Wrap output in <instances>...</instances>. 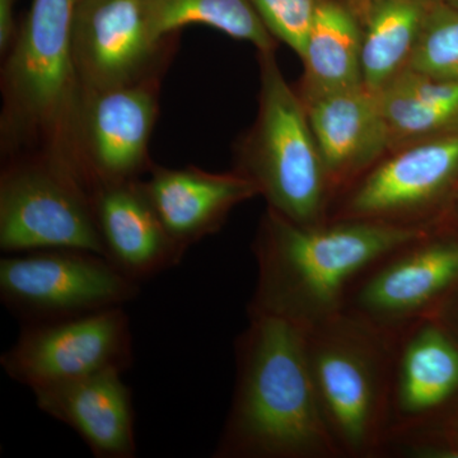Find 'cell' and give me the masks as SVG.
I'll use <instances>...</instances> for the list:
<instances>
[{
    "mask_svg": "<svg viewBox=\"0 0 458 458\" xmlns=\"http://www.w3.org/2000/svg\"><path fill=\"white\" fill-rule=\"evenodd\" d=\"M433 228L357 219L298 225L267 208L251 250L258 267L247 313L303 328L344 312L352 286L379 259Z\"/></svg>",
    "mask_w": 458,
    "mask_h": 458,
    "instance_id": "cell-1",
    "label": "cell"
},
{
    "mask_svg": "<svg viewBox=\"0 0 458 458\" xmlns=\"http://www.w3.org/2000/svg\"><path fill=\"white\" fill-rule=\"evenodd\" d=\"M234 343L236 384L213 458H340L310 372L306 331L247 313Z\"/></svg>",
    "mask_w": 458,
    "mask_h": 458,
    "instance_id": "cell-2",
    "label": "cell"
},
{
    "mask_svg": "<svg viewBox=\"0 0 458 458\" xmlns=\"http://www.w3.org/2000/svg\"><path fill=\"white\" fill-rule=\"evenodd\" d=\"M78 0H32L3 63V159L44 155L77 174L74 129L82 99L72 26ZM83 182V181H82Z\"/></svg>",
    "mask_w": 458,
    "mask_h": 458,
    "instance_id": "cell-3",
    "label": "cell"
},
{
    "mask_svg": "<svg viewBox=\"0 0 458 458\" xmlns=\"http://www.w3.org/2000/svg\"><path fill=\"white\" fill-rule=\"evenodd\" d=\"M304 331L319 410L340 458L384 457L394 334L345 312Z\"/></svg>",
    "mask_w": 458,
    "mask_h": 458,
    "instance_id": "cell-4",
    "label": "cell"
},
{
    "mask_svg": "<svg viewBox=\"0 0 458 458\" xmlns=\"http://www.w3.org/2000/svg\"><path fill=\"white\" fill-rule=\"evenodd\" d=\"M274 54L259 53L258 114L238 143L234 171L255 183L269 209L298 225H318L330 216L333 189L306 106Z\"/></svg>",
    "mask_w": 458,
    "mask_h": 458,
    "instance_id": "cell-5",
    "label": "cell"
},
{
    "mask_svg": "<svg viewBox=\"0 0 458 458\" xmlns=\"http://www.w3.org/2000/svg\"><path fill=\"white\" fill-rule=\"evenodd\" d=\"M0 249L8 255L75 249L106 258L92 195L73 171L38 153L4 159Z\"/></svg>",
    "mask_w": 458,
    "mask_h": 458,
    "instance_id": "cell-6",
    "label": "cell"
},
{
    "mask_svg": "<svg viewBox=\"0 0 458 458\" xmlns=\"http://www.w3.org/2000/svg\"><path fill=\"white\" fill-rule=\"evenodd\" d=\"M458 191V134L386 153L334 201L328 219L438 227Z\"/></svg>",
    "mask_w": 458,
    "mask_h": 458,
    "instance_id": "cell-7",
    "label": "cell"
},
{
    "mask_svg": "<svg viewBox=\"0 0 458 458\" xmlns=\"http://www.w3.org/2000/svg\"><path fill=\"white\" fill-rule=\"evenodd\" d=\"M140 291L106 258L83 250H36L0 260V300L22 325L123 307Z\"/></svg>",
    "mask_w": 458,
    "mask_h": 458,
    "instance_id": "cell-8",
    "label": "cell"
},
{
    "mask_svg": "<svg viewBox=\"0 0 458 458\" xmlns=\"http://www.w3.org/2000/svg\"><path fill=\"white\" fill-rule=\"evenodd\" d=\"M458 286V232L433 228L379 259L352 286L344 312L396 334L437 318Z\"/></svg>",
    "mask_w": 458,
    "mask_h": 458,
    "instance_id": "cell-9",
    "label": "cell"
},
{
    "mask_svg": "<svg viewBox=\"0 0 458 458\" xmlns=\"http://www.w3.org/2000/svg\"><path fill=\"white\" fill-rule=\"evenodd\" d=\"M132 363L131 319L123 307L80 318L23 325L0 366L18 384L47 390Z\"/></svg>",
    "mask_w": 458,
    "mask_h": 458,
    "instance_id": "cell-10",
    "label": "cell"
},
{
    "mask_svg": "<svg viewBox=\"0 0 458 458\" xmlns=\"http://www.w3.org/2000/svg\"><path fill=\"white\" fill-rule=\"evenodd\" d=\"M179 35H157L148 0H78L72 26L82 89L131 86L167 72Z\"/></svg>",
    "mask_w": 458,
    "mask_h": 458,
    "instance_id": "cell-11",
    "label": "cell"
},
{
    "mask_svg": "<svg viewBox=\"0 0 458 458\" xmlns=\"http://www.w3.org/2000/svg\"><path fill=\"white\" fill-rule=\"evenodd\" d=\"M162 78L108 89H83L74 129L75 161L87 190L140 179L153 167L149 141Z\"/></svg>",
    "mask_w": 458,
    "mask_h": 458,
    "instance_id": "cell-12",
    "label": "cell"
},
{
    "mask_svg": "<svg viewBox=\"0 0 458 458\" xmlns=\"http://www.w3.org/2000/svg\"><path fill=\"white\" fill-rule=\"evenodd\" d=\"M391 434L438 420L458 396V343L437 318L394 334Z\"/></svg>",
    "mask_w": 458,
    "mask_h": 458,
    "instance_id": "cell-13",
    "label": "cell"
},
{
    "mask_svg": "<svg viewBox=\"0 0 458 458\" xmlns=\"http://www.w3.org/2000/svg\"><path fill=\"white\" fill-rule=\"evenodd\" d=\"M303 104L335 201L344 190L390 150L378 95L360 84Z\"/></svg>",
    "mask_w": 458,
    "mask_h": 458,
    "instance_id": "cell-14",
    "label": "cell"
},
{
    "mask_svg": "<svg viewBox=\"0 0 458 458\" xmlns=\"http://www.w3.org/2000/svg\"><path fill=\"white\" fill-rule=\"evenodd\" d=\"M143 182L168 234L185 252L221 231L234 208L260 195L237 171L214 174L195 165H153Z\"/></svg>",
    "mask_w": 458,
    "mask_h": 458,
    "instance_id": "cell-15",
    "label": "cell"
},
{
    "mask_svg": "<svg viewBox=\"0 0 458 458\" xmlns=\"http://www.w3.org/2000/svg\"><path fill=\"white\" fill-rule=\"evenodd\" d=\"M106 259L134 282L177 267L186 252L168 234L143 180L99 186L92 194Z\"/></svg>",
    "mask_w": 458,
    "mask_h": 458,
    "instance_id": "cell-16",
    "label": "cell"
},
{
    "mask_svg": "<svg viewBox=\"0 0 458 458\" xmlns=\"http://www.w3.org/2000/svg\"><path fill=\"white\" fill-rule=\"evenodd\" d=\"M122 375L120 370L111 369L36 391V405L80 434L93 456L135 457L131 390Z\"/></svg>",
    "mask_w": 458,
    "mask_h": 458,
    "instance_id": "cell-17",
    "label": "cell"
},
{
    "mask_svg": "<svg viewBox=\"0 0 458 458\" xmlns=\"http://www.w3.org/2000/svg\"><path fill=\"white\" fill-rule=\"evenodd\" d=\"M297 92L302 101L363 84L361 25L351 0H324L316 9L302 55Z\"/></svg>",
    "mask_w": 458,
    "mask_h": 458,
    "instance_id": "cell-18",
    "label": "cell"
},
{
    "mask_svg": "<svg viewBox=\"0 0 458 458\" xmlns=\"http://www.w3.org/2000/svg\"><path fill=\"white\" fill-rule=\"evenodd\" d=\"M377 95L390 150L458 134V83L406 68Z\"/></svg>",
    "mask_w": 458,
    "mask_h": 458,
    "instance_id": "cell-19",
    "label": "cell"
},
{
    "mask_svg": "<svg viewBox=\"0 0 458 458\" xmlns=\"http://www.w3.org/2000/svg\"><path fill=\"white\" fill-rule=\"evenodd\" d=\"M361 25V80L378 92L408 68L436 0H351Z\"/></svg>",
    "mask_w": 458,
    "mask_h": 458,
    "instance_id": "cell-20",
    "label": "cell"
},
{
    "mask_svg": "<svg viewBox=\"0 0 458 458\" xmlns=\"http://www.w3.org/2000/svg\"><path fill=\"white\" fill-rule=\"evenodd\" d=\"M148 7L153 30L161 38L179 35L186 26L204 25L250 42L258 53L276 51L278 44L251 0H148Z\"/></svg>",
    "mask_w": 458,
    "mask_h": 458,
    "instance_id": "cell-21",
    "label": "cell"
},
{
    "mask_svg": "<svg viewBox=\"0 0 458 458\" xmlns=\"http://www.w3.org/2000/svg\"><path fill=\"white\" fill-rule=\"evenodd\" d=\"M408 68L458 83V8L433 3Z\"/></svg>",
    "mask_w": 458,
    "mask_h": 458,
    "instance_id": "cell-22",
    "label": "cell"
},
{
    "mask_svg": "<svg viewBox=\"0 0 458 458\" xmlns=\"http://www.w3.org/2000/svg\"><path fill=\"white\" fill-rule=\"evenodd\" d=\"M265 26L278 41L302 55L316 9L324 0H251Z\"/></svg>",
    "mask_w": 458,
    "mask_h": 458,
    "instance_id": "cell-23",
    "label": "cell"
},
{
    "mask_svg": "<svg viewBox=\"0 0 458 458\" xmlns=\"http://www.w3.org/2000/svg\"><path fill=\"white\" fill-rule=\"evenodd\" d=\"M16 4L17 0H0V51L3 55L11 47L17 33Z\"/></svg>",
    "mask_w": 458,
    "mask_h": 458,
    "instance_id": "cell-24",
    "label": "cell"
},
{
    "mask_svg": "<svg viewBox=\"0 0 458 458\" xmlns=\"http://www.w3.org/2000/svg\"><path fill=\"white\" fill-rule=\"evenodd\" d=\"M445 423L442 432L445 434L447 441L450 442L454 454H458V410L450 418L445 419Z\"/></svg>",
    "mask_w": 458,
    "mask_h": 458,
    "instance_id": "cell-25",
    "label": "cell"
},
{
    "mask_svg": "<svg viewBox=\"0 0 458 458\" xmlns=\"http://www.w3.org/2000/svg\"><path fill=\"white\" fill-rule=\"evenodd\" d=\"M439 228L454 229V232H458V191L441 223H439Z\"/></svg>",
    "mask_w": 458,
    "mask_h": 458,
    "instance_id": "cell-26",
    "label": "cell"
},
{
    "mask_svg": "<svg viewBox=\"0 0 458 458\" xmlns=\"http://www.w3.org/2000/svg\"><path fill=\"white\" fill-rule=\"evenodd\" d=\"M448 4L454 5V7L458 8V0H445Z\"/></svg>",
    "mask_w": 458,
    "mask_h": 458,
    "instance_id": "cell-27",
    "label": "cell"
}]
</instances>
